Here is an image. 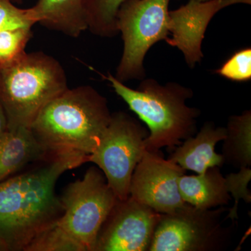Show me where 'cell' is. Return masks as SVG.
Wrapping results in <instances>:
<instances>
[{"label": "cell", "mask_w": 251, "mask_h": 251, "mask_svg": "<svg viewBox=\"0 0 251 251\" xmlns=\"http://www.w3.org/2000/svg\"><path fill=\"white\" fill-rule=\"evenodd\" d=\"M87 158L50 156L45 164L0 182V239L9 249L23 250L37 232L60 217L63 207L56 183Z\"/></svg>", "instance_id": "obj_1"}, {"label": "cell", "mask_w": 251, "mask_h": 251, "mask_svg": "<svg viewBox=\"0 0 251 251\" xmlns=\"http://www.w3.org/2000/svg\"><path fill=\"white\" fill-rule=\"evenodd\" d=\"M108 100L90 85L69 89L46 104L30 126L50 156H90L111 120Z\"/></svg>", "instance_id": "obj_2"}, {"label": "cell", "mask_w": 251, "mask_h": 251, "mask_svg": "<svg viewBox=\"0 0 251 251\" xmlns=\"http://www.w3.org/2000/svg\"><path fill=\"white\" fill-rule=\"evenodd\" d=\"M99 74L148 126L149 135L144 142L147 151L175 148L196 134L201 112L186 104L194 95L192 89L176 82L162 85L145 77L134 90L110 73Z\"/></svg>", "instance_id": "obj_3"}, {"label": "cell", "mask_w": 251, "mask_h": 251, "mask_svg": "<svg viewBox=\"0 0 251 251\" xmlns=\"http://www.w3.org/2000/svg\"><path fill=\"white\" fill-rule=\"evenodd\" d=\"M69 88L58 61L43 52L0 64V101L8 128L29 127L41 109Z\"/></svg>", "instance_id": "obj_4"}, {"label": "cell", "mask_w": 251, "mask_h": 251, "mask_svg": "<svg viewBox=\"0 0 251 251\" xmlns=\"http://www.w3.org/2000/svg\"><path fill=\"white\" fill-rule=\"evenodd\" d=\"M171 0H126L117 14V27L122 34L123 52L116 74L125 82L143 80L145 56L153 45L166 41L170 34Z\"/></svg>", "instance_id": "obj_5"}, {"label": "cell", "mask_w": 251, "mask_h": 251, "mask_svg": "<svg viewBox=\"0 0 251 251\" xmlns=\"http://www.w3.org/2000/svg\"><path fill=\"white\" fill-rule=\"evenodd\" d=\"M118 200L102 171L91 167L64 191L57 223L86 251H94L99 231Z\"/></svg>", "instance_id": "obj_6"}, {"label": "cell", "mask_w": 251, "mask_h": 251, "mask_svg": "<svg viewBox=\"0 0 251 251\" xmlns=\"http://www.w3.org/2000/svg\"><path fill=\"white\" fill-rule=\"evenodd\" d=\"M149 131L138 120L125 112L112 114L98 146L87 162L99 167L117 198L129 196L130 180L145 153Z\"/></svg>", "instance_id": "obj_7"}, {"label": "cell", "mask_w": 251, "mask_h": 251, "mask_svg": "<svg viewBox=\"0 0 251 251\" xmlns=\"http://www.w3.org/2000/svg\"><path fill=\"white\" fill-rule=\"evenodd\" d=\"M224 206L202 209L186 204L162 214L149 251H217L226 249L230 231L223 226Z\"/></svg>", "instance_id": "obj_8"}, {"label": "cell", "mask_w": 251, "mask_h": 251, "mask_svg": "<svg viewBox=\"0 0 251 251\" xmlns=\"http://www.w3.org/2000/svg\"><path fill=\"white\" fill-rule=\"evenodd\" d=\"M161 215L130 196L118 200L99 231L94 251H149Z\"/></svg>", "instance_id": "obj_9"}, {"label": "cell", "mask_w": 251, "mask_h": 251, "mask_svg": "<svg viewBox=\"0 0 251 251\" xmlns=\"http://www.w3.org/2000/svg\"><path fill=\"white\" fill-rule=\"evenodd\" d=\"M186 171L159 151L145 150L132 175L129 196L160 214H170L186 204L178 179Z\"/></svg>", "instance_id": "obj_10"}, {"label": "cell", "mask_w": 251, "mask_h": 251, "mask_svg": "<svg viewBox=\"0 0 251 251\" xmlns=\"http://www.w3.org/2000/svg\"><path fill=\"white\" fill-rule=\"evenodd\" d=\"M237 4H251V0L188 1L179 9L170 11V34L166 41L184 54L190 69H194L204 57L202 44L207 26L219 11Z\"/></svg>", "instance_id": "obj_11"}, {"label": "cell", "mask_w": 251, "mask_h": 251, "mask_svg": "<svg viewBox=\"0 0 251 251\" xmlns=\"http://www.w3.org/2000/svg\"><path fill=\"white\" fill-rule=\"evenodd\" d=\"M226 136V127L216 126L213 122L204 123L197 134L184 140L175 148L169 157L185 171L202 174L212 167H222L223 155L216 152V146Z\"/></svg>", "instance_id": "obj_12"}, {"label": "cell", "mask_w": 251, "mask_h": 251, "mask_svg": "<svg viewBox=\"0 0 251 251\" xmlns=\"http://www.w3.org/2000/svg\"><path fill=\"white\" fill-rule=\"evenodd\" d=\"M88 0H38L29 9L35 24L77 38L88 29Z\"/></svg>", "instance_id": "obj_13"}, {"label": "cell", "mask_w": 251, "mask_h": 251, "mask_svg": "<svg viewBox=\"0 0 251 251\" xmlns=\"http://www.w3.org/2000/svg\"><path fill=\"white\" fill-rule=\"evenodd\" d=\"M220 167L209 168L202 174L183 175L178 179L181 198L186 204L202 209L228 204L231 196L226 176Z\"/></svg>", "instance_id": "obj_14"}, {"label": "cell", "mask_w": 251, "mask_h": 251, "mask_svg": "<svg viewBox=\"0 0 251 251\" xmlns=\"http://www.w3.org/2000/svg\"><path fill=\"white\" fill-rule=\"evenodd\" d=\"M49 157L29 127L7 128L0 140V182L27 163Z\"/></svg>", "instance_id": "obj_15"}, {"label": "cell", "mask_w": 251, "mask_h": 251, "mask_svg": "<svg viewBox=\"0 0 251 251\" xmlns=\"http://www.w3.org/2000/svg\"><path fill=\"white\" fill-rule=\"evenodd\" d=\"M222 153L225 163L234 168L251 166V111L229 117Z\"/></svg>", "instance_id": "obj_16"}, {"label": "cell", "mask_w": 251, "mask_h": 251, "mask_svg": "<svg viewBox=\"0 0 251 251\" xmlns=\"http://www.w3.org/2000/svg\"><path fill=\"white\" fill-rule=\"evenodd\" d=\"M126 0H88L87 19L88 29L96 36L112 38L119 34L117 14Z\"/></svg>", "instance_id": "obj_17"}, {"label": "cell", "mask_w": 251, "mask_h": 251, "mask_svg": "<svg viewBox=\"0 0 251 251\" xmlns=\"http://www.w3.org/2000/svg\"><path fill=\"white\" fill-rule=\"evenodd\" d=\"M23 251H86V249L66 232L56 220L31 238Z\"/></svg>", "instance_id": "obj_18"}, {"label": "cell", "mask_w": 251, "mask_h": 251, "mask_svg": "<svg viewBox=\"0 0 251 251\" xmlns=\"http://www.w3.org/2000/svg\"><path fill=\"white\" fill-rule=\"evenodd\" d=\"M31 36L30 27L0 31V64L9 62L25 52L26 46Z\"/></svg>", "instance_id": "obj_19"}, {"label": "cell", "mask_w": 251, "mask_h": 251, "mask_svg": "<svg viewBox=\"0 0 251 251\" xmlns=\"http://www.w3.org/2000/svg\"><path fill=\"white\" fill-rule=\"evenodd\" d=\"M214 73L220 76L234 81L244 82L251 80V49L239 50L234 52Z\"/></svg>", "instance_id": "obj_20"}, {"label": "cell", "mask_w": 251, "mask_h": 251, "mask_svg": "<svg viewBox=\"0 0 251 251\" xmlns=\"http://www.w3.org/2000/svg\"><path fill=\"white\" fill-rule=\"evenodd\" d=\"M225 176L229 194L234 200L233 207L229 209L226 219H230L234 221V219H238V205L240 200H243L247 204L251 202V191L249 188L251 169L250 167L239 168L238 173H230Z\"/></svg>", "instance_id": "obj_21"}, {"label": "cell", "mask_w": 251, "mask_h": 251, "mask_svg": "<svg viewBox=\"0 0 251 251\" xmlns=\"http://www.w3.org/2000/svg\"><path fill=\"white\" fill-rule=\"evenodd\" d=\"M35 25L29 9L18 8L12 0H0V31Z\"/></svg>", "instance_id": "obj_22"}, {"label": "cell", "mask_w": 251, "mask_h": 251, "mask_svg": "<svg viewBox=\"0 0 251 251\" xmlns=\"http://www.w3.org/2000/svg\"><path fill=\"white\" fill-rule=\"evenodd\" d=\"M8 128L7 120H6V114H5L4 108L0 101V140L2 138L3 135L6 133Z\"/></svg>", "instance_id": "obj_23"}, {"label": "cell", "mask_w": 251, "mask_h": 251, "mask_svg": "<svg viewBox=\"0 0 251 251\" xmlns=\"http://www.w3.org/2000/svg\"><path fill=\"white\" fill-rule=\"evenodd\" d=\"M9 246L2 239H0V251L9 250Z\"/></svg>", "instance_id": "obj_24"}, {"label": "cell", "mask_w": 251, "mask_h": 251, "mask_svg": "<svg viewBox=\"0 0 251 251\" xmlns=\"http://www.w3.org/2000/svg\"><path fill=\"white\" fill-rule=\"evenodd\" d=\"M14 3H18V4H21V3L23 2V0H12Z\"/></svg>", "instance_id": "obj_25"}, {"label": "cell", "mask_w": 251, "mask_h": 251, "mask_svg": "<svg viewBox=\"0 0 251 251\" xmlns=\"http://www.w3.org/2000/svg\"><path fill=\"white\" fill-rule=\"evenodd\" d=\"M189 1H199V2H202V1H209V0H189Z\"/></svg>", "instance_id": "obj_26"}]
</instances>
